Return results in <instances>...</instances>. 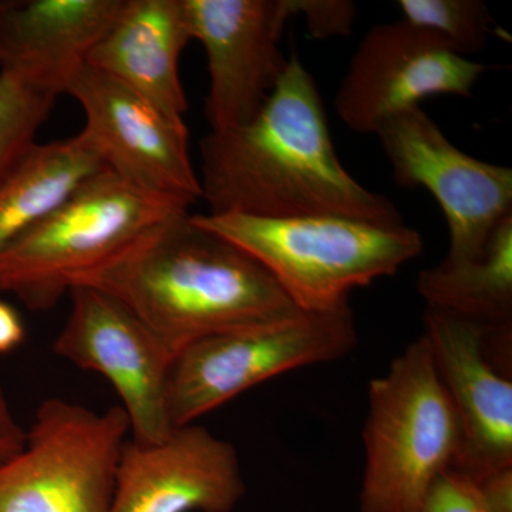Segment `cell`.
I'll use <instances>...</instances> for the list:
<instances>
[{
	"instance_id": "2e32d148",
	"label": "cell",
	"mask_w": 512,
	"mask_h": 512,
	"mask_svg": "<svg viewBox=\"0 0 512 512\" xmlns=\"http://www.w3.org/2000/svg\"><path fill=\"white\" fill-rule=\"evenodd\" d=\"M191 40L184 0H124L86 66L119 80L168 116L184 119L188 101L180 57Z\"/></svg>"
},
{
	"instance_id": "7c38bea8",
	"label": "cell",
	"mask_w": 512,
	"mask_h": 512,
	"mask_svg": "<svg viewBox=\"0 0 512 512\" xmlns=\"http://www.w3.org/2000/svg\"><path fill=\"white\" fill-rule=\"evenodd\" d=\"M192 40L207 56L211 131L254 119L281 80L289 59L279 42L292 0H184Z\"/></svg>"
},
{
	"instance_id": "52a82bcc",
	"label": "cell",
	"mask_w": 512,
	"mask_h": 512,
	"mask_svg": "<svg viewBox=\"0 0 512 512\" xmlns=\"http://www.w3.org/2000/svg\"><path fill=\"white\" fill-rule=\"evenodd\" d=\"M128 439L120 406L45 400L22 450L0 464V512H111Z\"/></svg>"
},
{
	"instance_id": "603a6c76",
	"label": "cell",
	"mask_w": 512,
	"mask_h": 512,
	"mask_svg": "<svg viewBox=\"0 0 512 512\" xmlns=\"http://www.w3.org/2000/svg\"><path fill=\"white\" fill-rule=\"evenodd\" d=\"M474 484L484 512H512V467L494 471Z\"/></svg>"
},
{
	"instance_id": "ba28073f",
	"label": "cell",
	"mask_w": 512,
	"mask_h": 512,
	"mask_svg": "<svg viewBox=\"0 0 512 512\" xmlns=\"http://www.w3.org/2000/svg\"><path fill=\"white\" fill-rule=\"evenodd\" d=\"M394 183L424 188L444 212L448 252L444 264L460 265L483 254L495 228L512 215V170L458 150L420 106L377 128Z\"/></svg>"
},
{
	"instance_id": "9c48e42d",
	"label": "cell",
	"mask_w": 512,
	"mask_h": 512,
	"mask_svg": "<svg viewBox=\"0 0 512 512\" xmlns=\"http://www.w3.org/2000/svg\"><path fill=\"white\" fill-rule=\"evenodd\" d=\"M69 296V316L53 343L56 355L113 386L131 440L160 443L174 430L168 407L174 353L113 296L90 286H74Z\"/></svg>"
},
{
	"instance_id": "e0dca14e",
	"label": "cell",
	"mask_w": 512,
	"mask_h": 512,
	"mask_svg": "<svg viewBox=\"0 0 512 512\" xmlns=\"http://www.w3.org/2000/svg\"><path fill=\"white\" fill-rule=\"evenodd\" d=\"M104 168L99 147L84 130L66 140L30 146L0 180V251Z\"/></svg>"
},
{
	"instance_id": "8fae6325",
	"label": "cell",
	"mask_w": 512,
	"mask_h": 512,
	"mask_svg": "<svg viewBox=\"0 0 512 512\" xmlns=\"http://www.w3.org/2000/svg\"><path fill=\"white\" fill-rule=\"evenodd\" d=\"M66 93L82 106L83 130L110 171L134 187L188 207L201 200L184 119L168 116L119 80L86 64L74 74Z\"/></svg>"
},
{
	"instance_id": "5b68a950",
	"label": "cell",
	"mask_w": 512,
	"mask_h": 512,
	"mask_svg": "<svg viewBox=\"0 0 512 512\" xmlns=\"http://www.w3.org/2000/svg\"><path fill=\"white\" fill-rule=\"evenodd\" d=\"M188 210L104 168L0 251V291L32 311L53 308L83 275Z\"/></svg>"
},
{
	"instance_id": "d4e9b609",
	"label": "cell",
	"mask_w": 512,
	"mask_h": 512,
	"mask_svg": "<svg viewBox=\"0 0 512 512\" xmlns=\"http://www.w3.org/2000/svg\"><path fill=\"white\" fill-rule=\"evenodd\" d=\"M26 330L19 312L0 301V353H9L25 340Z\"/></svg>"
},
{
	"instance_id": "8992f818",
	"label": "cell",
	"mask_w": 512,
	"mask_h": 512,
	"mask_svg": "<svg viewBox=\"0 0 512 512\" xmlns=\"http://www.w3.org/2000/svg\"><path fill=\"white\" fill-rule=\"evenodd\" d=\"M357 342L350 305L328 312L296 308L195 340L175 355L171 367L168 407L173 426L197 423L276 376L336 362Z\"/></svg>"
},
{
	"instance_id": "5bb4252c",
	"label": "cell",
	"mask_w": 512,
	"mask_h": 512,
	"mask_svg": "<svg viewBox=\"0 0 512 512\" xmlns=\"http://www.w3.org/2000/svg\"><path fill=\"white\" fill-rule=\"evenodd\" d=\"M245 493L237 448L192 423L160 443L128 439L111 512H232Z\"/></svg>"
},
{
	"instance_id": "44dd1931",
	"label": "cell",
	"mask_w": 512,
	"mask_h": 512,
	"mask_svg": "<svg viewBox=\"0 0 512 512\" xmlns=\"http://www.w3.org/2000/svg\"><path fill=\"white\" fill-rule=\"evenodd\" d=\"M293 13L305 19L313 39L348 36L356 19V3L350 0H292Z\"/></svg>"
},
{
	"instance_id": "3957f363",
	"label": "cell",
	"mask_w": 512,
	"mask_h": 512,
	"mask_svg": "<svg viewBox=\"0 0 512 512\" xmlns=\"http://www.w3.org/2000/svg\"><path fill=\"white\" fill-rule=\"evenodd\" d=\"M191 218L264 266L293 305L308 312L349 305L355 289L396 275L423 251L421 235L406 224L241 214Z\"/></svg>"
},
{
	"instance_id": "7402d4cb",
	"label": "cell",
	"mask_w": 512,
	"mask_h": 512,
	"mask_svg": "<svg viewBox=\"0 0 512 512\" xmlns=\"http://www.w3.org/2000/svg\"><path fill=\"white\" fill-rule=\"evenodd\" d=\"M420 512H484L476 484L457 470H448L434 484Z\"/></svg>"
},
{
	"instance_id": "d6986e66",
	"label": "cell",
	"mask_w": 512,
	"mask_h": 512,
	"mask_svg": "<svg viewBox=\"0 0 512 512\" xmlns=\"http://www.w3.org/2000/svg\"><path fill=\"white\" fill-rule=\"evenodd\" d=\"M403 20L426 30L461 57L481 52L495 20L481 0H400Z\"/></svg>"
},
{
	"instance_id": "4fadbf2b",
	"label": "cell",
	"mask_w": 512,
	"mask_h": 512,
	"mask_svg": "<svg viewBox=\"0 0 512 512\" xmlns=\"http://www.w3.org/2000/svg\"><path fill=\"white\" fill-rule=\"evenodd\" d=\"M424 333L461 426L458 473L473 483L512 467V382L490 359L495 333L474 320L427 308Z\"/></svg>"
},
{
	"instance_id": "9a60e30c",
	"label": "cell",
	"mask_w": 512,
	"mask_h": 512,
	"mask_svg": "<svg viewBox=\"0 0 512 512\" xmlns=\"http://www.w3.org/2000/svg\"><path fill=\"white\" fill-rule=\"evenodd\" d=\"M124 0L0 2V70L47 93H66Z\"/></svg>"
},
{
	"instance_id": "ac0fdd59",
	"label": "cell",
	"mask_w": 512,
	"mask_h": 512,
	"mask_svg": "<svg viewBox=\"0 0 512 512\" xmlns=\"http://www.w3.org/2000/svg\"><path fill=\"white\" fill-rule=\"evenodd\" d=\"M417 292L427 308L488 326L511 329L512 215L493 232L477 259L460 265L440 262L423 269Z\"/></svg>"
},
{
	"instance_id": "cb8c5ba5",
	"label": "cell",
	"mask_w": 512,
	"mask_h": 512,
	"mask_svg": "<svg viewBox=\"0 0 512 512\" xmlns=\"http://www.w3.org/2000/svg\"><path fill=\"white\" fill-rule=\"evenodd\" d=\"M26 431L20 427L0 387V464L15 456L25 444Z\"/></svg>"
},
{
	"instance_id": "30bf717a",
	"label": "cell",
	"mask_w": 512,
	"mask_h": 512,
	"mask_svg": "<svg viewBox=\"0 0 512 512\" xmlns=\"http://www.w3.org/2000/svg\"><path fill=\"white\" fill-rule=\"evenodd\" d=\"M487 70L406 20L383 23L363 36L333 104L350 130L375 134L421 100L440 94L468 99Z\"/></svg>"
},
{
	"instance_id": "7a4b0ae2",
	"label": "cell",
	"mask_w": 512,
	"mask_h": 512,
	"mask_svg": "<svg viewBox=\"0 0 512 512\" xmlns=\"http://www.w3.org/2000/svg\"><path fill=\"white\" fill-rule=\"evenodd\" d=\"M74 286L123 303L174 356L195 340L296 309L264 266L198 227L190 212L148 232Z\"/></svg>"
},
{
	"instance_id": "6da1fadb",
	"label": "cell",
	"mask_w": 512,
	"mask_h": 512,
	"mask_svg": "<svg viewBox=\"0 0 512 512\" xmlns=\"http://www.w3.org/2000/svg\"><path fill=\"white\" fill-rule=\"evenodd\" d=\"M200 184L212 215L404 224L389 198L340 163L318 84L296 56L254 119L204 137Z\"/></svg>"
},
{
	"instance_id": "277c9868",
	"label": "cell",
	"mask_w": 512,
	"mask_h": 512,
	"mask_svg": "<svg viewBox=\"0 0 512 512\" xmlns=\"http://www.w3.org/2000/svg\"><path fill=\"white\" fill-rule=\"evenodd\" d=\"M461 441L460 419L421 335L370 380L360 512H420L456 467Z\"/></svg>"
},
{
	"instance_id": "ffe728a7",
	"label": "cell",
	"mask_w": 512,
	"mask_h": 512,
	"mask_svg": "<svg viewBox=\"0 0 512 512\" xmlns=\"http://www.w3.org/2000/svg\"><path fill=\"white\" fill-rule=\"evenodd\" d=\"M57 96L0 70V180L35 144Z\"/></svg>"
}]
</instances>
